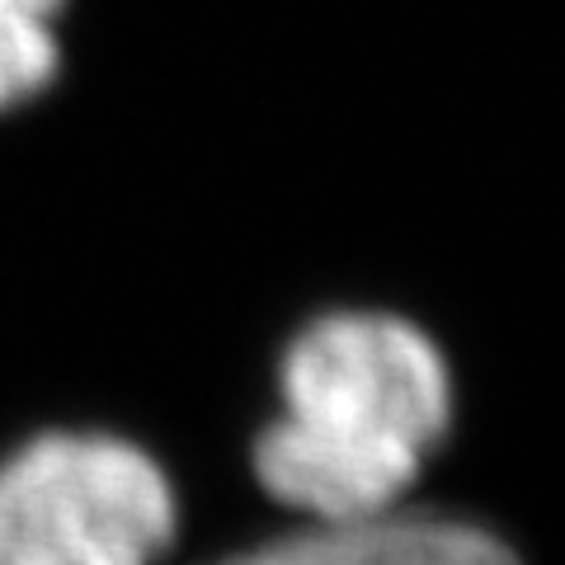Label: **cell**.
Masks as SVG:
<instances>
[{
	"instance_id": "obj_1",
	"label": "cell",
	"mask_w": 565,
	"mask_h": 565,
	"mask_svg": "<svg viewBox=\"0 0 565 565\" xmlns=\"http://www.w3.org/2000/svg\"><path fill=\"white\" fill-rule=\"evenodd\" d=\"M282 415L255 438V476L307 523L401 509L452 429V373L405 316L330 311L278 367Z\"/></svg>"
},
{
	"instance_id": "obj_2",
	"label": "cell",
	"mask_w": 565,
	"mask_h": 565,
	"mask_svg": "<svg viewBox=\"0 0 565 565\" xmlns=\"http://www.w3.org/2000/svg\"><path fill=\"white\" fill-rule=\"evenodd\" d=\"M180 500L156 457L109 429H43L0 457V565H161Z\"/></svg>"
},
{
	"instance_id": "obj_3",
	"label": "cell",
	"mask_w": 565,
	"mask_h": 565,
	"mask_svg": "<svg viewBox=\"0 0 565 565\" xmlns=\"http://www.w3.org/2000/svg\"><path fill=\"white\" fill-rule=\"evenodd\" d=\"M207 565H523L514 546L481 523L386 509L373 519L307 523L288 537Z\"/></svg>"
},
{
	"instance_id": "obj_4",
	"label": "cell",
	"mask_w": 565,
	"mask_h": 565,
	"mask_svg": "<svg viewBox=\"0 0 565 565\" xmlns=\"http://www.w3.org/2000/svg\"><path fill=\"white\" fill-rule=\"evenodd\" d=\"M66 0H0V114L29 109L62 76Z\"/></svg>"
}]
</instances>
